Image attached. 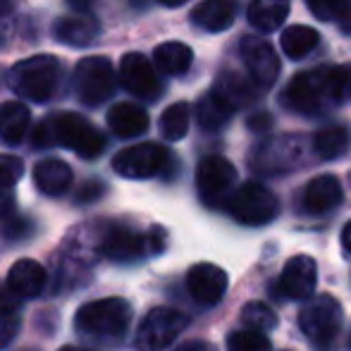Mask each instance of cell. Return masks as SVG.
I'll return each mask as SVG.
<instances>
[{
	"instance_id": "obj_38",
	"label": "cell",
	"mask_w": 351,
	"mask_h": 351,
	"mask_svg": "<svg viewBox=\"0 0 351 351\" xmlns=\"http://www.w3.org/2000/svg\"><path fill=\"white\" fill-rule=\"evenodd\" d=\"M14 213V194L12 186H0V217H8Z\"/></svg>"
},
{
	"instance_id": "obj_6",
	"label": "cell",
	"mask_w": 351,
	"mask_h": 351,
	"mask_svg": "<svg viewBox=\"0 0 351 351\" xmlns=\"http://www.w3.org/2000/svg\"><path fill=\"white\" fill-rule=\"evenodd\" d=\"M342 306L335 296H308V301L299 313L301 332L318 347H328L342 328Z\"/></svg>"
},
{
	"instance_id": "obj_37",
	"label": "cell",
	"mask_w": 351,
	"mask_h": 351,
	"mask_svg": "<svg viewBox=\"0 0 351 351\" xmlns=\"http://www.w3.org/2000/svg\"><path fill=\"white\" fill-rule=\"evenodd\" d=\"M103 191H106V186L101 184V182H86V184L79 189L77 194V204H91V201L101 199Z\"/></svg>"
},
{
	"instance_id": "obj_33",
	"label": "cell",
	"mask_w": 351,
	"mask_h": 351,
	"mask_svg": "<svg viewBox=\"0 0 351 351\" xmlns=\"http://www.w3.org/2000/svg\"><path fill=\"white\" fill-rule=\"evenodd\" d=\"M306 5L313 12V17L323 19V22H337L349 3L347 0H306Z\"/></svg>"
},
{
	"instance_id": "obj_24",
	"label": "cell",
	"mask_w": 351,
	"mask_h": 351,
	"mask_svg": "<svg viewBox=\"0 0 351 351\" xmlns=\"http://www.w3.org/2000/svg\"><path fill=\"white\" fill-rule=\"evenodd\" d=\"M289 17V0H254L246 10L251 27L263 34H273Z\"/></svg>"
},
{
	"instance_id": "obj_31",
	"label": "cell",
	"mask_w": 351,
	"mask_h": 351,
	"mask_svg": "<svg viewBox=\"0 0 351 351\" xmlns=\"http://www.w3.org/2000/svg\"><path fill=\"white\" fill-rule=\"evenodd\" d=\"M241 323L249 330H261V332H270L278 328V315L270 306H265L263 301H249L241 308Z\"/></svg>"
},
{
	"instance_id": "obj_45",
	"label": "cell",
	"mask_w": 351,
	"mask_h": 351,
	"mask_svg": "<svg viewBox=\"0 0 351 351\" xmlns=\"http://www.w3.org/2000/svg\"><path fill=\"white\" fill-rule=\"evenodd\" d=\"M60 351H86V349H82V347H62Z\"/></svg>"
},
{
	"instance_id": "obj_43",
	"label": "cell",
	"mask_w": 351,
	"mask_h": 351,
	"mask_svg": "<svg viewBox=\"0 0 351 351\" xmlns=\"http://www.w3.org/2000/svg\"><path fill=\"white\" fill-rule=\"evenodd\" d=\"M342 244H344V249L351 254V222H347V227L342 230Z\"/></svg>"
},
{
	"instance_id": "obj_21",
	"label": "cell",
	"mask_w": 351,
	"mask_h": 351,
	"mask_svg": "<svg viewBox=\"0 0 351 351\" xmlns=\"http://www.w3.org/2000/svg\"><path fill=\"white\" fill-rule=\"evenodd\" d=\"M34 182L46 196H62L72 186V170L58 158H46L34 167Z\"/></svg>"
},
{
	"instance_id": "obj_27",
	"label": "cell",
	"mask_w": 351,
	"mask_h": 351,
	"mask_svg": "<svg viewBox=\"0 0 351 351\" xmlns=\"http://www.w3.org/2000/svg\"><path fill=\"white\" fill-rule=\"evenodd\" d=\"M153 60H156V67L165 74H184L191 67V60H194V53H191L189 46L180 41H170V43H162V46L156 48L153 53Z\"/></svg>"
},
{
	"instance_id": "obj_23",
	"label": "cell",
	"mask_w": 351,
	"mask_h": 351,
	"mask_svg": "<svg viewBox=\"0 0 351 351\" xmlns=\"http://www.w3.org/2000/svg\"><path fill=\"white\" fill-rule=\"evenodd\" d=\"M234 110H237V106L230 101V98L222 96L217 88H210V91L199 101V106H196V120H199L201 130L215 132L232 120Z\"/></svg>"
},
{
	"instance_id": "obj_4",
	"label": "cell",
	"mask_w": 351,
	"mask_h": 351,
	"mask_svg": "<svg viewBox=\"0 0 351 351\" xmlns=\"http://www.w3.org/2000/svg\"><path fill=\"white\" fill-rule=\"evenodd\" d=\"M132 323V306L125 299L108 296L84 304L74 315V325L84 335L101 339H120Z\"/></svg>"
},
{
	"instance_id": "obj_19",
	"label": "cell",
	"mask_w": 351,
	"mask_h": 351,
	"mask_svg": "<svg viewBox=\"0 0 351 351\" xmlns=\"http://www.w3.org/2000/svg\"><path fill=\"white\" fill-rule=\"evenodd\" d=\"M8 287L19 296V299H34L46 287V270L41 263L32 258H22L10 268Z\"/></svg>"
},
{
	"instance_id": "obj_7",
	"label": "cell",
	"mask_w": 351,
	"mask_h": 351,
	"mask_svg": "<svg viewBox=\"0 0 351 351\" xmlns=\"http://www.w3.org/2000/svg\"><path fill=\"white\" fill-rule=\"evenodd\" d=\"M186 325H189V318L182 311L170 308V306H158V308L148 311L136 330V349L165 351L184 332Z\"/></svg>"
},
{
	"instance_id": "obj_41",
	"label": "cell",
	"mask_w": 351,
	"mask_h": 351,
	"mask_svg": "<svg viewBox=\"0 0 351 351\" xmlns=\"http://www.w3.org/2000/svg\"><path fill=\"white\" fill-rule=\"evenodd\" d=\"M337 24L344 34H351V5H347V10L342 12V17L337 19Z\"/></svg>"
},
{
	"instance_id": "obj_1",
	"label": "cell",
	"mask_w": 351,
	"mask_h": 351,
	"mask_svg": "<svg viewBox=\"0 0 351 351\" xmlns=\"http://www.w3.org/2000/svg\"><path fill=\"white\" fill-rule=\"evenodd\" d=\"M351 72L347 67H318L299 72L282 93V103L299 115H320L342 103L349 88Z\"/></svg>"
},
{
	"instance_id": "obj_46",
	"label": "cell",
	"mask_w": 351,
	"mask_h": 351,
	"mask_svg": "<svg viewBox=\"0 0 351 351\" xmlns=\"http://www.w3.org/2000/svg\"><path fill=\"white\" fill-rule=\"evenodd\" d=\"M349 349H351V337H349Z\"/></svg>"
},
{
	"instance_id": "obj_26",
	"label": "cell",
	"mask_w": 351,
	"mask_h": 351,
	"mask_svg": "<svg viewBox=\"0 0 351 351\" xmlns=\"http://www.w3.org/2000/svg\"><path fill=\"white\" fill-rule=\"evenodd\" d=\"M351 146V130L344 125H332L320 130L313 136V151L315 156H320L323 160H335L342 158Z\"/></svg>"
},
{
	"instance_id": "obj_14",
	"label": "cell",
	"mask_w": 351,
	"mask_h": 351,
	"mask_svg": "<svg viewBox=\"0 0 351 351\" xmlns=\"http://www.w3.org/2000/svg\"><path fill=\"white\" fill-rule=\"evenodd\" d=\"M101 254L110 261H117V263L139 261L146 254H151L148 234H141V232L125 225H112L108 227L101 239Z\"/></svg>"
},
{
	"instance_id": "obj_40",
	"label": "cell",
	"mask_w": 351,
	"mask_h": 351,
	"mask_svg": "<svg viewBox=\"0 0 351 351\" xmlns=\"http://www.w3.org/2000/svg\"><path fill=\"white\" fill-rule=\"evenodd\" d=\"M17 308H19V296L10 287L0 289V311H17Z\"/></svg>"
},
{
	"instance_id": "obj_12",
	"label": "cell",
	"mask_w": 351,
	"mask_h": 351,
	"mask_svg": "<svg viewBox=\"0 0 351 351\" xmlns=\"http://www.w3.org/2000/svg\"><path fill=\"white\" fill-rule=\"evenodd\" d=\"M239 53L246 70L251 74V82L258 84V86H273L275 79L280 77V58L275 48L258 36H244Z\"/></svg>"
},
{
	"instance_id": "obj_35",
	"label": "cell",
	"mask_w": 351,
	"mask_h": 351,
	"mask_svg": "<svg viewBox=\"0 0 351 351\" xmlns=\"http://www.w3.org/2000/svg\"><path fill=\"white\" fill-rule=\"evenodd\" d=\"M19 313L17 311H0V349H5L8 344H12V339L19 332Z\"/></svg>"
},
{
	"instance_id": "obj_20",
	"label": "cell",
	"mask_w": 351,
	"mask_h": 351,
	"mask_svg": "<svg viewBox=\"0 0 351 351\" xmlns=\"http://www.w3.org/2000/svg\"><path fill=\"white\" fill-rule=\"evenodd\" d=\"M237 17V5L234 0H204L194 8L191 12V22L199 29L210 34L225 32L232 27Z\"/></svg>"
},
{
	"instance_id": "obj_5",
	"label": "cell",
	"mask_w": 351,
	"mask_h": 351,
	"mask_svg": "<svg viewBox=\"0 0 351 351\" xmlns=\"http://www.w3.org/2000/svg\"><path fill=\"white\" fill-rule=\"evenodd\" d=\"M227 213L241 225H268L278 217L280 204L278 196L268 189V186L258 184V182H246L237 191H232L225 199Z\"/></svg>"
},
{
	"instance_id": "obj_30",
	"label": "cell",
	"mask_w": 351,
	"mask_h": 351,
	"mask_svg": "<svg viewBox=\"0 0 351 351\" xmlns=\"http://www.w3.org/2000/svg\"><path fill=\"white\" fill-rule=\"evenodd\" d=\"M213 88H217V91L222 93V96H227L232 103H234L237 108L239 106H249L251 101H254V86H251L249 82H246L244 77H239L237 72H222L220 77H217V84Z\"/></svg>"
},
{
	"instance_id": "obj_3",
	"label": "cell",
	"mask_w": 351,
	"mask_h": 351,
	"mask_svg": "<svg viewBox=\"0 0 351 351\" xmlns=\"http://www.w3.org/2000/svg\"><path fill=\"white\" fill-rule=\"evenodd\" d=\"M62 67L58 58L53 56H34L17 62L10 70L8 84L19 98H27L34 103H46L53 98L60 82Z\"/></svg>"
},
{
	"instance_id": "obj_32",
	"label": "cell",
	"mask_w": 351,
	"mask_h": 351,
	"mask_svg": "<svg viewBox=\"0 0 351 351\" xmlns=\"http://www.w3.org/2000/svg\"><path fill=\"white\" fill-rule=\"evenodd\" d=\"M273 344L261 330H237L227 337V351H270Z\"/></svg>"
},
{
	"instance_id": "obj_8",
	"label": "cell",
	"mask_w": 351,
	"mask_h": 351,
	"mask_svg": "<svg viewBox=\"0 0 351 351\" xmlns=\"http://www.w3.org/2000/svg\"><path fill=\"white\" fill-rule=\"evenodd\" d=\"M115 70L108 58H84L74 70V88L86 106H101L115 91Z\"/></svg>"
},
{
	"instance_id": "obj_17",
	"label": "cell",
	"mask_w": 351,
	"mask_h": 351,
	"mask_svg": "<svg viewBox=\"0 0 351 351\" xmlns=\"http://www.w3.org/2000/svg\"><path fill=\"white\" fill-rule=\"evenodd\" d=\"M304 210L311 215H325L342 204V182L335 175H320L311 180L304 189Z\"/></svg>"
},
{
	"instance_id": "obj_22",
	"label": "cell",
	"mask_w": 351,
	"mask_h": 351,
	"mask_svg": "<svg viewBox=\"0 0 351 351\" xmlns=\"http://www.w3.org/2000/svg\"><path fill=\"white\" fill-rule=\"evenodd\" d=\"M108 127L120 139L141 136L148 130V115L143 108L134 106V103H117L108 110Z\"/></svg>"
},
{
	"instance_id": "obj_15",
	"label": "cell",
	"mask_w": 351,
	"mask_h": 351,
	"mask_svg": "<svg viewBox=\"0 0 351 351\" xmlns=\"http://www.w3.org/2000/svg\"><path fill=\"white\" fill-rule=\"evenodd\" d=\"M315 282H318L315 261L311 256H294L282 268L278 278V294H282L285 299L306 301L308 296H313Z\"/></svg>"
},
{
	"instance_id": "obj_44",
	"label": "cell",
	"mask_w": 351,
	"mask_h": 351,
	"mask_svg": "<svg viewBox=\"0 0 351 351\" xmlns=\"http://www.w3.org/2000/svg\"><path fill=\"white\" fill-rule=\"evenodd\" d=\"M160 5H165V8H180V5H184L186 0H158Z\"/></svg>"
},
{
	"instance_id": "obj_11",
	"label": "cell",
	"mask_w": 351,
	"mask_h": 351,
	"mask_svg": "<svg viewBox=\"0 0 351 351\" xmlns=\"http://www.w3.org/2000/svg\"><path fill=\"white\" fill-rule=\"evenodd\" d=\"M237 182V170L227 158L206 156L196 167V186L201 199L208 206H217L230 196L232 186Z\"/></svg>"
},
{
	"instance_id": "obj_9",
	"label": "cell",
	"mask_w": 351,
	"mask_h": 351,
	"mask_svg": "<svg viewBox=\"0 0 351 351\" xmlns=\"http://www.w3.org/2000/svg\"><path fill=\"white\" fill-rule=\"evenodd\" d=\"M167 160H170V153L165 146L146 141L117 153L112 158V167L117 175L127 180H148V177H156L167 165Z\"/></svg>"
},
{
	"instance_id": "obj_36",
	"label": "cell",
	"mask_w": 351,
	"mask_h": 351,
	"mask_svg": "<svg viewBox=\"0 0 351 351\" xmlns=\"http://www.w3.org/2000/svg\"><path fill=\"white\" fill-rule=\"evenodd\" d=\"M34 232V222L29 217H12L8 215L5 217V227H3V234L8 239H24Z\"/></svg>"
},
{
	"instance_id": "obj_42",
	"label": "cell",
	"mask_w": 351,
	"mask_h": 351,
	"mask_svg": "<svg viewBox=\"0 0 351 351\" xmlns=\"http://www.w3.org/2000/svg\"><path fill=\"white\" fill-rule=\"evenodd\" d=\"M177 351H215V347H210V344H206V342H191V344L180 347Z\"/></svg>"
},
{
	"instance_id": "obj_18",
	"label": "cell",
	"mask_w": 351,
	"mask_h": 351,
	"mask_svg": "<svg viewBox=\"0 0 351 351\" xmlns=\"http://www.w3.org/2000/svg\"><path fill=\"white\" fill-rule=\"evenodd\" d=\"M98 34H101V27L88 14H70V17H60L53 24V36L70 48L91 46Z\"/></svg>"
},
{
	"instance_id": "obj_16",
	"label": "cell",
	"mask_w": 351,
	"mask_h": 351,
	"mask_svg": "<svg viewBox=\"0 0 351 351\" xmlns=\"http://www.w3.org/2000/svg\"><path fill=\"white\" fill-rule=\"evenodd\" d=\"M186 289L201 306H215L227 291V273L213 263H196L186 273Z\"/></svg>"
},
{
	"instance_id": "obj_13",
	"label": "cell",
	"mask_w": 351,
	"mask_h": 351,
	"mask_svg": "<svg viewBox=\"0 0 351 351\" xmlns=\"http://www.w3.org/2000/svg\"><path fill=\"white\" fill-rule=\"evenodd\" d=\"M120 82L132 96L146 98V101H156L162 91L156 67H153V62L146 60L141 53H127V56L122 58Z\"/></svg>"
},
{
	"instance_id": "obj_47",
	"label": "cell",
	"mask_w": 351,
	"mask_h": 351,
	"mask_svg": "<svg viewBox=\"0 0 351 351\" xmlns=\"http://www.w3.org/2000/svg\"><path fill=\"white\" fill-rule=\"evenodd\" d=\"M349 86H351V82H349Z\"/></svg>"
},
{
	"instance_id": "obj_2",
	"label": "cell",
	"mask_w": 351,
	"mask_h": 351,
	"mask_svg": "<svg viewBox=\"0 0 351 351\" xmlns=\"http://www.w3.org/2000/svg\"><path fill=\"white\" fill-rule=\"evenodd\" d=\"M58 143L91 160L103 153L106 136L86 117L77 115V112H60V115H51L48 120H43L34 130V146L36 148H51Z\"/></svg>"
},
{
	"instance_id": "obj_25",
	"label": "cell",
	"mask_w": 351,
	"mask_h": 351,
	"mask_svg": "<svg viewBox=\"0 0 351 351\" xmlns=\"http://www.w3.org/2000/svg\"><path fill=\"white\" fill-rule=\"evenodd\" d=\"M29 122H32V115H29L27 106H22L19 101L3 103L0 106V139L10 146L22 143V139L27 136Z\"/></svg>"
},
{
	"instance_id": "obj_29",
	"label": "cell",
	"mask_w": 351,
	"mask_h": 351,
	"mask_svg": "<svg viewBox=\"0 0 351 351\" xmlns=\"http://www.w3.org/2000/svg\"><path fill=\"white\" fill-rule=\"evenodd\" d=\"M189 132V106L186 103H172L160 117V134L167 141H180Z\"/></svg>"
},
{
	"instance_id": "obj_10",
	"label": "cell",
	"mask_w": 351,
	"mask_h": 351,
	"mask_svg": "<svg viewBox=\"0 0 351 351\" xmlns=\"http://www.w3.org/2000/svg\"><path fill=\"white\" fill-rule=\"evenodd\" d=\"M301 156H304V139L296 134H287L258 143L251 153V167L265 175H278V172L291 170Z\"/></svg>"
},
{
	"instance_id": "obj_28",
	"label": "cell",
	"mask_w": 351,
	"mask_h": 351,
	"mask_svg": "<svg viewBox=\"0 0 351 351\" xmlns=\"http://www.w3.org/2000/svg\"><path fill=\"white\" fill-rule=\"evenodd\" d=\"M318 41H320V36L315 29L296 24V27L285 29V34H282V51H285V56L291 58V60H301V58H306L318 46Z\"/></svg>"
},
{
	"instance_id": "obj_39",
	"label": "cell",
	"mask_w": 351,
	"mask_h": 351,
	"mask_svg": "<svg viewBox=\"0 0 351 351\" xmlns=\"http://www.w3.org/2000/svg\"><path fill=\"white\" fill-rule=\"evenodd\" d=\"M246 125H249L251 132H265L273 127V117H270L268 112H256V115H251L249 120H246Z\"/></svg>"
},
{
	"instance_id": "obj_34",
	"label": "cell",
	"mask_w": 351,
	"mask_h": 351,
	"mask_svg": "<svg viewBox=\"0 0 351 351\" xmlns=\"http://www.w3.org/2000/svg\"><path fill=\"white\" fill-rule=\"evenodd\" d=\"M24 175V162L17 156H0V186H14Z\"/></svg>"
}]
</instances>
